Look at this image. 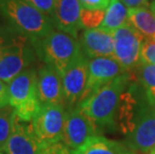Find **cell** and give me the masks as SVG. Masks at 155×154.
I'll return each mask as SVG.
<instances>
[{
    "instance_id": "6da1fadb",
    "label": "cell",
    "mask_w": 155,
    "mask_h": 154,
    "mask_svg": "<svg viewBox=\"0 0 155 154\" xmlns=\"http://www.w3.org/2000/svg\"><path fill=\"white\" fill-rule=\"evenodd\" d=\"M118 124L126 135L132 151L150 154L155 150V101L146 90L131 85L122 95L118 109ZM117 117V116H116Z\"/></svg>"
},
{
    "instance_id": "d6986e66",
    "label": "cell",
    "mask_w": 155,
    "mask_h": 154,
    "mask_svg": "<svg viewBox=\"0 0 155 154\" xmlns=\"http://www.w3.org/2000/svg\"><path fill=\"white\" fill-rule=\"evenodd\" d=\"M134 70L139 84L155 101V65L140 63Z\"/></svg>"
},
{
    "instance_id": "30bf717a",
    "label": "cell",
    "mask_w": 155,
    "mask_h": 154,
    "mask_svg": "<svg viewBox=\"0 0 155 154\" xmlns=\"http://www.w3.org/2000/svg\"><path fill=\"white\" fill-rule=\"evenodd\" d=\"M89 59L82 53L62 76L66 108L77 106L81 102L88 78Z\"/></svg>"
},
{
    "instance_id": "8992f818",
    "label": "cell",
    "mask_w": 155,
    "mask_h": 154,
    "mask_svg": "<svg viewBox=\"0 0 155 154\" xmlns=\"http://www.w3.org/2000/svg\"><path fill=\"white\" fill-rule=\"evenodd\" d=\"M144 36L130 23L122 26L114 32V58L127 72L141 63V48Z\"/></svg>"
},
{
    "instance_id": "d6a6232c",
    "label": "cell",
    "mask_w": 155,
    "mask_h": 154,
    "mask_svg": "<svg viewBox=\"0 0 155 154\" xmlns=\"http://www.w3.org/2000/svg\"><path fill=\"white\" fill-rule=\"evenodd\" d=\"M154 1H155V0H154Z\"/></svg>"
},
{
    "instance_id": "44dd1931",
    "label": "cell",
    "mask_w": 155,
    "mask_h": 154,
    "mask_svg": "<svg viewBox=\"0 0 155 154\" xmlns=\"http://www.w3.org/2000/svg\"><path fill=\"white\" fill-rule=\"evenodd\" d=\"M105 10H88L82 8L81 23L84 29H93L100 27L104 20Z\"/></svg>"
},
{
    "instance_id": "4fadbf2b",
    "label": "cell",
    "mask_w": 155,
    "mask_h": 154,
    "mask_svg": "<svg viewBox=\"0 0 155 154\" xmlns=\"http://www.w3.org/2000/svg\"><path fill=\"white\" fill-rule=\"evenodd\" d=\"M79 42L88 59L114 57V33L106 29L101 27L85 29Z\"/></svg>"
},
{
    "instance_id": "277c9868",
    "label": "cell",
    "mask_w": 155,
    "mask_h": 154,
    "mask_svg": "<svg viewBox=\"0 0 155 154\" xmlns=\"http://www.w3.org/2000/svg\"><path fill=\"white\" fill-rule=\"evenodd\" d=\"M35 43L39 56L43 59L45 64L57 71L61 77L83 53L77 38L60 30H53Z\"/></svg>"
},
{
    "instance_id": "f546056e",
    "label": "cell",
    "mask_w": 155,
    "mask_h": 154,
    "mask_svg": "<svg viewBox=\"0 0 155 154\" xmlns=\"http://www.w3.org/2000/svg\"><path fill=\"white\" fill-rule=\"evenodd\" d=\"M150 8H155V1L152 2V3L150 4Z\"/></svg>"
},
{
    "instance_id": "603a6c76",
    "label": "cell",
    "mask_w": 155,
    "mask_h": 154,
    "mask_svg": "<svg viewBox=\"0 0 155 154\" xmlns=\"http://www.w3.org/2000/svg\"><path fill=\"white\" fill-rule=\"evenodd\" d=\"M20 32L9 26H0V57L3 50Z\"/></svg>"
},
{
    "instance_id": "f1b7e54d",
    "label": "cell",
    "mask_w": 155,
    "mask_h": 154,
    "mask_svg": "<svg viewBox=\"0 0 155 154\" xmlns=\"http://www.w3.org/2000/svg\"><path fill=\"white\" fill-rule=\"evenodd\" d=\"M125 154H136L134 151H132V150H130V149H128L127 151H126V153Z\"/></svg>"
},
{
    "instance_id": "52a82bcc",
    "label": "cell",
    "mask_w": 155,
    "mask_h": 154,
    "mask_svg": "<svg viewBox=\"0 0 155 154\" xmlns=\"http://www.w3.org/2000/svg\"><path fill=\"white\" fill-rule=\"evenodd\" d=\"M66 107L63 104L42 105L40 111L31 121L36 135L46 147L61 141Z\"/></svg>"
},
{
    "instance_id": "ac0fdd59",
    "label": "cell",
    "mask_w": 155,
    "mask_h": 154,
    "mask_svg": "<svg viewBox=\"0 0 155 154\" xmlns=\"http://www.w3.org/2000/svg\"><path fill=\"white\" fill-rule=\"evenodd\" d=\"M128 22V8L121 0H111L109 6L105 10L104 20L100 27L110 32H114Z\"/></svg>"
},
{
    "instance_id": "484cf974",
    "label": "cell",
    "mask_w": 155,
    "mask_h": 154,
    "mask_svg": "<svg viewBox=\"0 0 155 154\" xmlns=\"http://www.w3.org/2000/svg\"><path fill=\"white\" fill-rule=\"evenodd\" d=\"M41 154H74V153L73 150L65 145L62 141H58L44 147Z\"/></svg>"
},
{
    "instance_id": "2e32d148",
    "label": "cell",
    "mask_w": 155,
    "mask_h": 154,
    "mask_svg": "<svg viewBox=\"0 0 155 154\" xmlns=\"http://www.w3.org/2000/svg\"><path fill=\"white\" fill-rule=\"evenodd\" d=\"M128 148L123 144L108 139L101 135H95L87 140L78 149L73 150L74 154H125Z\"/></svg>"
},
{
    "instance_id": "8fae6325",
    "label": "cell",
    "mask_w": 155,
    "mask_h": 154,
    "mask_svg": "<svg viewBox=\"0 0 155 154\" xmlns=\"http://www.w3.org/2000/svg\"><path fill=\"white\" fill-rule=\"evenodd\" d=\"M126 72L114 57H98L89 59L88 78L82 100L86 99L99 88Z\"/></svg>"
},
{
    "instance_id": "d4e9b609",
    "label": "cell",
    "mask_w": 155,
    "mask_h": 154,
    "mask_svg": "<svg viewBox=\"0 0 155 154\" xmlns=\"http://www.w3.org/2000/svg\"><path fill=\"white\" fill-rule=\"evenodd\" d=\"M82 8L88 10H106L111 0H79Z\"/></svg>"
},
{
    "instance_id": "e0dca14e",
    "label": "cell",
    "mask_w": 155,
    "mask_h": 154,
    "mask_svg": "<svg viewBox=\"0 0 155 154\" xmlns=\"http://www.w3.org/2000/svg\"><path fill=\"white\" fill-rule=\"evenodd\" d=\"M128 22L144 37L155 39V15L150 8L128 9Z\"/></svg>"
},
{
    "instance_id": "7a4b0ae2",
    "label": "cell",
    "mask_w": 155,
    "mask_h": 154,
    "mask_svg": "<svg viewBox=\"0 0 155 154\" xmlns=\"http://www.w3.org/2000/svg\"><path fill=\"white\" fill-rule=\"evenodd\" d=\"M130 80L131 76L126 72L102 86L78 104L99 131L106 127L115 126L122 95Z\"/></svg>"
},
{
    "instance_id": "ba28073f",
    "label": "cell",
    "mask_w": 155,
    "mask_h": 154,
    "mask_svg": "<svg viewBox=\"0 0 155 154\" xmlns=\"http://www.w3.org/2000/svg\"><path fill=\"white\" fill-rule=\"evenodd\" d=\"M98 132L99 130L94 122L78 105L66 108L61 141L69 148L72 150L78 149L91 137L98 135Z\"/></svg>"
},
{
    "instance_id": "7402d4cb",
    "label": "cell",
    "mask_w": 155,
    "mask_h": 154,
    "mask_svg": "<svg viewBox=\"0 0 155 154\" xmlns=\"http://www.w3.org/2000/svg\"><path fill=\"white\" fill-rule=\"evenodd\" d=\"M141 63L155 65V39L147 38L143 41L140 55Z\"/></svg>"
},
{
    "instance_id": "4316f807",
    "label": "cell",
    "mask_w": 155,
    "mask_h": 154,
    "mask_svg": "<svg viewBox=\"0 0 155 154\" xmlns=\"http://www.w3.org/2000/svg\"><path fill=\"white\" fill-rule=\"evenodd\" d=\"M9 105L8 84L0 80V108Z\"/></svg>"
},
{
    "instance_id": "7c38bea8",
    "label": "cell",
    "mask_w": 155,
    "mask_h": 154,
    "mask_svg": "<svg viewBox=\"0 0 155 154\" xmlns=\"http://www.w3.org/2000/svg\"><path fill=\"white\" fill-rule=\"evenodd\" d=\"M8 91L9 105L14 110L40 102L37 92V71L30 67L21 72L8 83Z\"/></svg>"
},
{
    "instance_id": "83f0119b",
    "label": "cell",
    "mask_w": 155,
    "mask_h": 154,
    "mask_svg": "<svg viewBox=\"0 0 155 154\" xmlns=\"http://www.w3.org/2000/svg\"><path fill=\"white\" fill-rule=\"evenodd\" d=\"M121 2L126 6L128 9L131 8H142L150 6L148 0H121Z\"/></svg>"
},
{
    "instance_id": "5b68a950",
    "label": "cell",
    "mask_w": 155,
    "mask_h": 154,
    "mask_svg": "<svg viewBox=\"0 0 155 154\" xmlns=\"http://www.w3.org/2000/svg\"><path fill=\"white\" fill-rule=\"evenodd\" d=\"M28 39L19 33L3 50L0 57V80L3 82L8 84L33 63L35 54Z\"/></svg>"
},
{
    "instance_id": "4dcf8cb0",
    "label": "cell",
    "mask_w": 155,
    "mask_h": 154,
    "mask_svg": "<svg viewBox=\"0 0 155 154\" xmlns=\"http://www.w3.org/2000/svg\"><path fill=\"white\" fill-rule=\"evenodd\" d=\"M150 154H155V150H154V151H153V152H151Z\"/></svg>"
},
{
    "instance_id": "3957f363",
    "label": "cell",
    "mask_w": 155,
    "mask_h": 154,
    "mask_svg": "<svg viewBox=\"0 0 155 154\" xmlns=\"http://www.w3.org/2000/svg\"><path fill=\"white\" fill-rule=\"evenodd\" d=\"M0 15L33 43L54 30L52 19L24 0H0Z\"/></svg>"
},
{
    "instance_id": "cb8c5ba5",
    "label": "cell",
    "mask_w": 155,
    "mask_h": 154,
    "mask_svg": "<svg viewBox=\"0 0 155 154\" xmlns=\"http://www.w3.org/2000/svg\"><path fill=\"white\" fill-rule=\"evenodd\" d=\"M30 5L34 6L38 10L43 12L49 18H53L54 14V0H24Z\"/></svg>"
},
{
    "instance_id": "ffe728a7",
    "label": "cell",
    "mask_w": 155,
    "mask_h": 154,
    "mask_svg": "<svg viewBox=\"0 0 155 154\" xmlns=\"http://www.w3.org/2000/svg\"><path fill=\"white\" fill-rule=\"evenodd\" d=\"M13 118H14V108L11 105L0 108V152L4 151L5 145L10 136Z\"/></svg>"
},
{
    "instance_id": "1f68e13d",
    "label": "cell",
    "mask_w": 155,
    "mask_h": 154,
    "mask_svg": "<svg viewBox=\"0 0 155 154\" xmlns=\"http://www.w3.org/2000/svg\"><path fill=\"white\" fill-rule=\"evenodd\" d=\"M0 154H4V153H3V152H0Z\"/></svg>"
},
{
    "instance_id": "9a60e30c",
    "label": "cell",
    "mask_w": 155,
    "mask_h": 154,
    "mask_svg": "<svg viewBox=\"0 0 155 154\" xmlns=\"http://www.w3.org/2000/svg\"><path fill=\"white\" fill-rule=\"evenodd\" d=\"M81 11L79 0H54L53 24L60 31L77 38L78 32L83 29Z\"/></svg>"
},
{
    "instance_id": "9c48e42d",
    "label": "cell",
    "mask_w": 155,
    "mask_h": 154,
    "mask_svg": "<svg viewBox=\"0 0 155 154\" xmlns=\"http://www.w3.org/2000/svg\"><path fill=\"white\" fill-rule=\"evenodd\" d=\"M44 145L39 140L31 122L19 119L14 112L12 130L4 154H41Z\"/></svg>"
},
{
    "instance_id": "5bb4252c",
    "label": "cell",
    "mask_w": 155,
    "mask_h": 154,
    "mask_svg": "<svg viewBox=\"0 0 155 154\" xmlns=\"http://www.w3.org/2000/svg\"><path fill=\"white\" fill-rule=\"evenodd\" d=\"M37 92L42 105H65L62 77L47 64L43 65L37 71Z\"/></svg>"
}]
</instances>
